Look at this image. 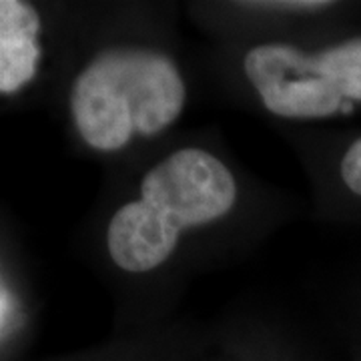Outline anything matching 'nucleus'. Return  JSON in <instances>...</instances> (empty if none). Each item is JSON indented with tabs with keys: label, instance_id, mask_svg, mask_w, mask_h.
Returning <instances> with one entry per match:
<instances>
[{
	"label": "nucleus",
	"instance_id": "1",
	"mask_svg": "<svg viewBox=\"0 0 361 361\" xmlns=\"http://www.w3.org/2000/svg\"><path fill=\"white\" fill-rule=\"evenodd\" d=\"M237 201V183L203 149H180L151 169L141 199L123 205L109 223L106 245L121 269L145 273L163 265L180 231L225 217Z\"/></svg>",
	"mask_w": 361,
	"mask_h": 361
},
{
	"label": "nucleus",
	"instance_id": "2",
	"mask_svg": "<svg viewBox=\"0 0 361 361\" xmlns=\"http://www.w3.org/2000/svg\"><path fill=\"white\" fill-rule=\"evenodd\" d=\"M185 82L163 52L113 47L99 52L73 82L71 113L82 141L121 151L135 135L153 137L179 118Z\"/></svg>",
	"mask_w": 361,
	"mask_h": 361
},
{
	"label": "nucleus",
	"instance_id": "3",
	"mask_svg": "<svg viewBox=\"0 0 361 361\" xmlns=\"http://www.w3.org/2000/svg\"><path fill=\"white\" fill-rule=\"evenodd\" d=\"M243 71L273 115L327 118L361 103V37L315 54L285 42L259 44Z\"/></svg>",
	"mask_w": 361,
	"mask_h": 361
},
{
	"label": "nucleus",
	"instance_id": "4",
	"mask_svg": "<svg viewBox=\"0 0 361 361\" xmlns=\"http://www.w3.org/2000/svg\"><path fill=\"white\" fill-rule=\"evenodd\" d=\"M39 13L20 0H0V94L23 89L40 61Z\"/></svg>",
	"mask_w": 361,
	"mask_h": 361
},
{
	"label": "nucleus",
	"instance_id": "5",
	"mask_svg": "<svg viewBox=\"0 0 361 361\" xmlns=\"http://www.w3.org/2000/svg\"><path fill=\"white\" fill-rule=\"evenodd\" d=\"M339 173L349 191L361 197V137L345 151L339 165Z\"/></svg>",
	"mask_w": 361,
	"mask_h": 361
},
{
	"label": "nucleus",
	"instance_id": "6",
	"mask_svg": "<svg viewBox=\"0 0 361 361\" xmlns=\"http://www.w3.org/2000/svg\"><path fill=\"white\" fill-rule=\"evenodd\" d=\"M245 6H257V8H269V11H285V13H319L331 6V2L322 0H297V2H247Z\"/></svg>",
	"mask_w": 361,
	"mask_h": 361
}]
</instances>
